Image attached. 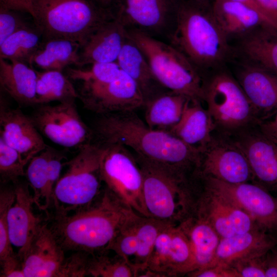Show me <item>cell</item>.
<instances>
[{
    "label": "cell",
    "instance_id": "obj_1",
    "mask_svg": "<svg viewBox=\"0 0 277 277\" xmlns=\"http://www.w3.org/2000/svg\"><path fill=\"white\" fill-rule=\"evenodd\" d=\"M100 144H118L135 155L170 170L187 174L197 171L200 151L167 131L152 129L133 111L100 115L92 130Z\"/></svg>",
    "mask_w": 277,
    "mask_h": 277
},
{
    "label": "cell",
    "instance_id": "obj_2",
    "mask_svg": "<svg viewBox=\"0 0 277 277\" xmlns=\"http://www.w3.org/2000/svg\"><path fill=\"white\" fill-rule=\"evenodd\" d=\"M136 213L105 186L91 205L55 213L49 225L64 250L94 254L105 250L124 224Z\"/></svg>",
    "mask_w": 277,
    "mask_h": 277
},
{
    "label": "cell",
    "instance_id": "obj_3",
    "mask_svg": "<svg viewBox=\"0 0 277 277\" xmlns=\"http://www.w3.org/2000/svg\"><path fill=\"white\" fill-rule=\"evenodd\" d=\"M168 43L203 76L224 68L233 53L214 16L212 0H176L175 28Z\"/></svg>",
    "mask_w": 277,
    "mask_h": 277
},
{
    "label": "cell",
    "instance_id": "obj_4",
    "mask_svg": "<svg viewBox=\"0 0 277 277\" xmlns=\"http://www.w3.org/2000/svg\"><path fill=\"white\" fill-rule=\"evenodd\" d=\"M135 156L143 174L144 200L149 217L177 226L194 216L202 188L199 176Z\"/></svg>",
    "mask_w": 277,
    "mask_h": 277
},
{
    "label": "cell",
    "instance_id": "obj_5",
    "mask_svg": "<svg viewBox=\"0 0 277 277\" xmlns=\"http://www.w3.org/2000/svg\"><path fill=\"white\" fill-rule=\"evenodd\" d=\"M34 24L44 39L64 38L82 47L101 25L113 18L96 0H32Z\"/></svg>",
    "mask_w": 277,
    "mask_h": 277
},
{
    "label": "cell",
    "instance_id": "obj_6",
    "mask_svg": "<svg viewBox=\"0 0 277 277\" xmlns=\"http://www.w3.org/2000/svg\"><path fill=\"white\" fill-rule=\"evenodd\" d=\"M126 30L128 36L141 50L154 76L164 87L203 103V75L183 53L169 43L141 30Z\"/></svg>",
    "mask_w": 277,
    "mask_h": 277
},
{
    "label": "cell",
    "instance_id": "obj_7",
    "mask_svg": "<svg viewBox=\"0 0 277 277\" xmlns=\"http://www.w3.org/2000/svg\"><path fill=\"white\" fill-rule=\"evenodd\" d=\"M104 150L103 144L89 143L66 163L67 169L54 189L55 213L64 214L88 206L101 196L104 187L101 174Z\"/></svg>",
    "mask_w": 277,
    "mask_h": 277
},
{
    "label": "cell",
    "instance_id": "obj_8",
    "mask_svg": "<svg viewBox=\"0 0 277 277\" xmlns=\"http://www.w3.org/2000/svg\"><path fill=\"white\" fill-rule=\"evenodd\" d=\"M224 68L203 76V101L215 130L231 135L259 121L236 79Z\"/></svg>",
    "mask_w": 277,
    "mask_h": 277
},
{
    "label": "cell",
    "instance_id": "obj_9",
    "mask_svg": "<svg viewBox=\"0 0 277 277\" xmlns=\"http://www.w3.org/2000/svg\"><path fill=\"white\" fill-rule=\"evenodd\" d=\"M103 145L101 174L104 186L136 213L149 217L144 200L143 174L135 155L122 145Z\"/></svg>",
    "mask_w": 277,
    "mask_h": 277
},
{
    "label": "cell",
    "instance_id": "obj_10",
    "mask_svg": "<svg viewBox=\"0 0 277 277\" xmlns=\"http://www.w3.org/2000/svg\"><path fill=\"white\" fill-rule=\"evenodd\" d=\"M197 174L230 184L253 181L250 167L241 148L230 135L216 130L201 151Z\"/></svg>",
    "mask_w": 277,
    "mask_h": 277
},
{
    "label": "cell",
    "instance_id": "obj_11",
    "mask_svg": "<svg viewBox=\"0 0 277 277\" xmlns=\"http://www.w3.org/2000/svg\"><path fill=\"white\" fill-rule=\"evenodd\" d=\"M113 18L126 29L141 30L168 42L175 28L176 0H114Z\"/></svg>",
    "mask_w": 277,
    "mask_h": 277
},
{
    "label": "cell",
    "instance_id": "obj_12",
    "mask_svg": "<svg viewBox=\"0 0 277 277\" xmlns=\"http://www.w3.org/2000/svg\"><path fill=\"white\" fill-rule=\"evenodd\" d=\"M74 102L39 105L29 117L38 131L54 143L80 149L90 143L93 132L82 120Z\"/></svg>",
    "mask_w": 277,
    "mask_h": 277
},
{
    "label": "cell",
    "instance_id": "obj_13",
    "mask_svg": "<svg viewBox=\"0 0 277 277\" xmlns=\"http://www.w3.org/2000/svg\"><path fill=\"white\" fill-rule=\"evenodd\" d=\"M199 177L205 185L248 214L258 228L277 236V196L252 182L230 184Z\"/></svg>",
    "mask_w": 277,
    "mask_h": 277
},
{
    "label": "cell",
    "instance_id": "obj_14",
    "mask_svg": "<svg viewBox=\"0 0 277 277\" xmlns=\"http://www.w3.org/2000/svg\"><path fill=\"white\" fill-rule=\"evenodd\" d=\"M194 270L188 236L180 225H168L159 234L142 276H187Z\"/></svg>",
    "mask_w": 277,
    "mask_h": 277
},
{
    "label": "cell",
    "instance_id": "obj_15",
    "mask_svg": "<svg viewBox=\"0 0 277 277\" xmlns=\"http://www.w3.org/2000/svg\"><path fill=\"white\" fill-rule=\"evenodd\" d=\"M79 97L86 109L99 115L133 111L145 104L136 83L122 70L113 81L83 84Z\"/></svg>",
    "mask_w": 277,
    "mask_h": 277
},
{
    "label": "cell",
    "instance_id": "obj_16",
    "mask_svg": "<svg viewBox=\"0 0 277 277\" xmlns=\"http://www.w3.org/2000/svg\"><path fill=\"white\" fill-rule=\"evenodd\" d=\"M229 135L247 159L253 175L252 183L277 194V140L264 132L259 123Z\"/></svg>",
    "mask_w": 277,
    "mask_h": 277
},
{
    "label": "cell",
    "instance_id": "obj_17",
    "mask_svg": "<svg viewBox=\"0 0 277 277\" xmlns=\"http://www.w3.org/2000/svg\"><path fill=\"white\" fill-rule=\"evenodd\" d=\"M201 183L194 215L207 222L221 239L258 228L244 211Z\"/></svg>",
    "mask_w": 277,
    "mask_h": 277
},
{
    "label": "cell",
    "instance_id": "obj_18",
    "mask_svg": "<svg viewBox=\"0 0 277 277\" xmlns=\"http://www.w3.org/2000/svg\"><path fill=\"white\" fill-rule=\"evenodd\" d=\"M241 63L235 70V78L260 122L277 111V76L247 60Z\"/></svg>",
    "mask_w": 277,
    "mask_h": 277
},
{
    "label": "cell",
    "instance_id": "obj_19",
    "mask_svg": "<svg viewBox=\"0 0 277 277\" xmlns=\"http://www.w3.org/2000/svg\"><path fill=\"white\" fill-rule=\"evenodd\" d=\"M66 256L47 223L33 238L22 260L25 277H62Z\"/></svg>",
    "mask_w": 277,
    "mask_h": 277
},
{
    "label": "cell",
    "instance_id": "obj_20",
    "mask_svg": "<svg viewBox=\"0 0 277 277\" xmlns=\"http://www.w3.org/2000/svg\"><path fill=\"white\" fill-rule=\"evenodd\" d=\"M0 138L16 150L28 164L47 145L29 116L9 107L1 95Z\"/></svg>",
    "mask_w": 277,
    "mask_h": 277
},
{
    "label": "cell",
    "instance_id": "obj_21",
    "mask_svg": "<svg viewBox=\"0 0 277 277\" xmlns=\"http://www.w3.org/2000/svg\"><path fill=\"white\" fill-rule=\"evenodd\" d=\"M13 184L15 197L8 212L9 235L12 246L17 248V254L22 261L44 222L34 212L35 204L29 184L19 181Z\"/></svg>",
    "mask_w": 277,
    "mask_h": 277
},
{
    "label": "cell",
    "instance_id": "obj_22",
    "mask_svg": "<svg viewBox=\"0 0 277 277\" xmlns=\"http://www.w3.org/2000/svg\"><path fill=\"white\" fill-rule=\"evenodd\" d=\"M127 37L126 28L113 18L101 25L82 46L78 67L116 62Z\"/></svg>",
    "mask_w": 277,
    "mask_h": 277
},
{
    "label": "cell",
    "instance_id": "obj_23",
    "mask_svg": "<svg viewBox=\"0 0 277 277\" xmlns=\"http://www.w3.org/2000/svg\"><path fill=\"white\" fill-rule=\"evenodd\" d=\"M276 245V235L259 228L222 238L210 266L216 264L231 266L241 260L262 256Z\"/></svg>",
    "mask_w": 277,
    "mask_h": 277
},
{
    "label": "cell",
    "instance_id": "obj_24",
    "mask_svg": "<svg viewBox=\"0 0 277 277\" xmlns=\"http://www.w3.org/2000/svg\"><path fill=\"white\" fill-rule=\"evenodd\" d=\"M202 104L200 101L188 98L180 120L167 130L200 152L216 129L211 116Z\"/></svg>",
    "mask_w": 277,
    "mask_h": 277
},
{
    "label": "cell",
    "instance_id": "obj_25",
    "mask_svg": "<svg viewBox=\"0 0 277 277\" xmlns=\"http://www.w3.org/2000/svg\"><path fill=\"white\" fill-rule=\"evenodd\" d=\"M116 62L120 69L136 83L145 104L170 91L156 80L144 55L128 34Z\"/></svg>",
    "mask_w": 277,
    "mask_h": 277
},
{
    "label": "cell",
    "instance_id": "obj_26",
    "mask_svg": "<svg viewBox=\"0 0 277 277\" xmlns=\"http://www.w3.org/2000/svg\"><path fill=\"white\" fill-rule=\"evenodd\" d=\"M37 71L22 62L0 58L1 89L19 104L36 105Z\"/></svg>",
    "mask_w": 277,
    "mask_h": 277
},
{
    "label": "cell",
    "instance_id": "obj_27",
    "mask_svg": "<svg viewBox=\"0 0 277 277\" xmlns=\"http://www.w3.org/2000/svg\"><path fill=\"white\" fill-rule=\"evenodd\" d=\"M212 8L218 24L228 39L233 36L240 38L260 27L269 26L257 12L238 2L212 0Z\"/></svg>",
    "mask_w": 277,
    "mask_h": 277
},
{
    "label": "cell",
    "instance_id": "obj_28",
    "mask_svg": "<svg viewBox=\"0 0 277 277\" xmlns=\"http://www.w3.org/2000/svg\"><path fill=\"white\" fill-rule=\"evenodd\" d=\"M240 38L239 49L244 58L277 76V29L264 26Z\"/></svg>",
    "mask_w": 277,
    "mask_h": 277
},
{
    "label": "cell",
    "instance_id": "obj_29",
    "mask_svg": "<svg viewBox=\"0 0 277 277\" xmlns=\"http://www.w3.org/2000/svg\"><path fill=\"white\" fill-rule=\"evenodd\" d=\"M179 225L191 244L194 260V270L211 266L221 239L216 231L205 220L196 215Z\"/></svg>",
    "mask_w": 277,
    "mask_h": 277
},
{
    "label": "cell",
    "instance_id": "obj_30",
    "mask_svg": "<svg viewBox=\"0 0 277 277\" xmlns=\"http://www.w3.org/2000/svg\"><path fill=\"white\" fill-rule=\"evenodd\" d=\"M81 45L64 38L42 41L29 65L44 70L63 71L70 65L79 66Z\"/></svg>",
    "mask_w": 277,
    "mask_h": 277
},
{
    "label": "cell",
    "instance_id": "obj_31",
    "mask_svg": "<svg viewBox=\"0 0 277 277\" xmlns=\"http://www.w3.org/2000/svg\"><path fill=\"white\" fill-rule=\"evenodd\" d=\"M186 96L167 92L145 104V120L152 129L167 131L180 120Z\"/></svg>",
    "mask_w": 277,
    "mask_h": 277
},
{
    "label": "cell",
    "instance_id": "obj_32",
    "mask_svg": "<svg viewBox=\"0 0 277 277\" xmlns=\"http://www.w3.org/2000/svg\"><path fill=\"white\" fill-rule=\"evenodd\" d=\"M50 147L47 146L33 156L28 164L25 176L33 191L35 205L46 210L53 201L55 184L50 173L48 160Z\"/></svg>",
    "mask_w": 277,
    "mask_h": 277
},
{
    "label": "cell",
    "instance_id": "obj_33",
    "mask_svg": "<svg viewBox=\"0 0 277 277\" xmlns=\"http://www.w3.org/2000/svg\"><path fill=\"white\" fill-rule=\"evenodd\" d=\"M36 105L47 104L53 101L63 102L79 97L72 83L62 71H37Z\"/></svg>",
    "mask_w": 277,
    "mask_h": 277
},
{
    "label": "cell",
    "instance_id": "obj_34",
    "mask_svg": "<svg viewBox=\"0 0 277 277\" xmlns=\"http://www.w3.org/2000/svg\"><path fill=\"white\" fill-rule=\"evenodd\" d=\"M42 35L34 25H29L13 33L0 44V58L29 65L41 43Z\"/></svg>",
    "mask_w": 277,
    "mask_h": 277
},
{
    "label": "cell",
    "instance_id": "obj_35",
    "mask_svg": "<svg viewBox=\"0 0 277 277\" xmlns=\"http://www.w3.org/2000/svg\"><path fill=\"white\" fill-rule=\"evenodd\" d=\"M168 223L151 217L140 216L137 227V250L133 266L142 276L152 254L157 238Z\"/></svg>",
    "mask_w": 277,
    "mask_h": 277
},
{
    "label": "cell",
    "instance_id": "obj_36",
    "mask_svg": "<svg viewBox=\"0 0 277 277\" xmlns=\"http://www.w3.org/2000/svg\"><path fill=\"white\" fill-rule=\"evenodd\" d=\"M113 252V251H112ZM105 250L91 254L88 264V276L93 277H135L138 270L122 257Z\"/></svg>",
    "mask_w": 277,
    "mask_h": 277
},
{
    "label": "cell",
    "instance_id": "obj_37",
    "mask_svg": "<svg viewBox=\"0 0 277 277\" xmlns=\"http://www.w3.org/2000/svg\"><path fill=\"white\" fill-rule=\"evenodd\" d=\"M140 216L135 214L128 220L106 249L117 254L133 266L137 250V227Z\"/></svg>",
    "mask_w": 277,
    "mask_h": 277
},
{
    "label": "cell",
    "instance_id": "obj_38",
    "mask_svg": "<svg viewBox=\"0 0 277 277\" xmlns=\"http://www.w3.org/2000/svg\"><path fill=\"white\" fill-rule=\"evenodd\" d=\"M121 72L117 62L95 63L87 69L69 68L68 75L73 80L83 84L106 83L115 80Z\"/></svg>",
    "mask_w": 277,
    "mask_h": 277
},
{
    "label": "cell",
    "instance_id": "obj_39",
    "mask_svg": "<svg viewBox=\"0 0 277 277\" xmlns=\"http://www.w3.org/2000/svg\"><path fill=\"white\" fill-rule=\"evenodd\" d=\"M26 163L19 153L0 138V176L3 184L19 181L25 176Z\"/></svg>",
    "mask_w": 277,
    "mask_h": 277
},
{
    "label": "cell",
    "instance_id": "obj_40",
    "mask_svg": "<svg viewBox=\"0 0 277 277\" xmlns=\"http://www.w3.org/2000/svg\"><path fill=\"white\" fill-rule=\"evenodd\" d=\"M13 185L3 187L0 191V262L14 255L12 245L10 242L8 224V212L15 200Z\"/></svg>",
    "mask_w": 277,
    "mask_h": 277
},
{
    "label": "cell",
    "instance_id": "obj_41",
    "mask_svg": "<svg viewBox=\"0 0 277 277\" xmlns=\"http://www.w3.org/2000/svg\"><path fill=\"white\" fill-rule=\"evenodd\" d=\"M29 25L18 11L0 7V44L11 34Z\"/></svg>",
    "mask_w": 277,
    "mask_h": 277
},
{
    "label": "cell",
    "instance_id": "obj_42",
    "mask_svg": "<svg viewBox=\"0 0 277 277\" xmlns=\"http://www.w3.org/2000/svg\"><path fill=\"white\" fill-rule=\"evenodd\" d=\"M265 254L240 261L230 266L234 269L239 277H265Z\"/></svg>",
    "mask_w": 277,
    "mask_h": 277
},
{
    "label": "cell",
    "instance_id": "obj_43",
    "mask_svg": "<svg viewBox=\"0 0 277 277\" xmlns=\"http://www.w3.org/2000/svg\"><path fill=\"white\" fill-rule=\"evenodd\" d=\"M187 276L190 277H239L231 266L216 264L212 266L194 270Z\"/></svg>",
    "mask_w": 277,
    "mask_h": 277
},
{
    "label": "cell",
    "instance_id": "obj_44",
    "mask_svg": "<svg viewBox=\"0 0 277 277\" xmlns=\"http://www.w3.org/2000/svg\"><path fill=\"white\" fill-rule=\"evenodd\" d=\"M0 263L1 277H25L22 261L17 253Z\"/></svg>",
    "mask_w": 277,
    "mask_h": 277
},
{
    "label": "cell",
    "instance_id": "obj_45",
    "mask_svg": "<svg viewBox=\"0 0 277 277\" xmlns=\"http://www.w3.org/2000/svg\"><path fill=\"white\" fill-rule=\"evenodd\" d=\"M0 7L34 16L32 0H0Z\"/></svg>",
    "mask_w": 277,
    "mask_h": 277
},
{
    "label": "cell",
    "instance_id": "obj_46",
    "mask_svg": "<svg viewBox=\"0 0 277 277\" xmlns=\"http://www.w3.org/2000/svg\"><path fill=\"white\" fill-rule=\"evenodd\" d=\"M270 25L277 29V0H256Z\"/></svg>",
    "mask_w": 277,
    "mask_h": 277
},
{
    "label": "cell",
    "instance_id": "obj_47",
    "mask_svg": "<svg viewBox=\"0 0 277 277\" xmlns=\"http://www.w3.org/2000/svg\"><path fill=\"white\" fill-rule=\"evenodd\" d=\"M264 262L265 277H277V245L266 253Z\"/></svg>",
    "mask_w": 277,
    "mask_h": 277
},
{
    "label": "cell",
    "instance_id": "obj_48",
    "mask_svg": "<svg viewBox=\"0 0 277 277\" xmlns=\"http://www.w3.org/2000/svg\"><path fill=\"white\" fill-rule=\"evenodd\" d=\"M259 126L264 132L277 140V111L260 122Z\"/></svg>",
    "mask_w": 277,
    "mask_h": 277
},
{
    "label": "cell",
    "instance_id": "obj_49",
    "mask_svg": "<svg viewBox=\"0 0 277 277\" xmlns=\"http://www.w3.org/2000/svg\"><path fill=\"white\" fill-rule=\"evenodd\" d=\"M236 2H240L246 6L250 8L253 10L257 12L265 21V22L270 26H271L269 23L267 19L266 18L264 12L261 9L260 6L259 5L258 2L256 0H231ZM272 27V26H271Z\"/></svg>",
    "mask_w": 277,
    "mask_h": 277
},
{
    "label": "cell",
    "instance_id": "obj_50",
    "mask_svg": "<svg viewBox=\"0 0 277 277\" xmlns=\"http://www.w3.org/2000/svg\"><path fill=\"white\" fill-rule=\"evenodd\" d=\"M96 1L101 6L105 8H108L110 6L114 0H96Z\"/></svg>",
    "mask_w": 277,
    "mask_h": 277
},
{
    "label": "cell",
    "instance_id": "obj_51",
    "mask_svg": "<svg viewBox=\"0 0 277 277\" xmlns=\"http://www.w3.org/2000/svg\"></svg>",
    "mask_w": 277,
    "mask_h": 277
}]
</instances>
